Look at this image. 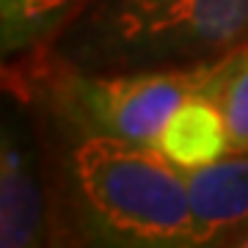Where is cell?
Here are the masks:
<instances>
[{"instance_id": "52a82bcc", "label": "cell", "mask_w": 248, "mask_h": 248, "mask_svg": "<svg viewBox=\"0 0 248 248\" xmlns=\"http://www.w3.org/2000/svg\"><path fill=\"white\" fill-rule=\"evenodd\" d=\"M80 0H0V39L3 55L25 53L53 42Z\"/></svg>"}, {"instance_id": "3957f363", "label": "cell", "mask_w": 248, "mask_h": 248, "mask_svg": "<svg viewBox=\"0 0 248 248\" xmlns=\"http://www.w3.org/2000/svg\"><path fill=\"white\" fill-rule=\"evenodd\" d=\"M215 61L94 75L63 72L58 105L80 135H113L155 146L171 116L204 91Z\"/></svg>"}, {"instance_id": "6da1fadb", "label": "cell", "mask_w": 248, "mask_h": 248, "mask_svg": "<svg viewBox=\"0 0 248 248\" xmlns=\"http://www.w3.org/2000/svg\"><path fill=\"white\" fill-rule=\"evenodd\" d=\"M248 42V0H80L50 42L61 72L199 66Z\"/></svg>"}, {"instance_id": "277c9868", "label": "cell", "mask_w": 248, "mask_h": 248, "mask_svg": "<svg viewBox=\"0 0 248 248\" xmlns=\"http://www.w3.org/2000/svg\"><path fill=\"white\" fill-rule=\"evenodd\" d=\"M193 246H223L248 226V149H232L204 169L185 171Z\"/></svg>"}, {"instance_id": "8992f818", "label": "cell", "mask_w": 248, "mask_h": 248, "mask_svg": "<svg viewBox=\"0 0 248 248\" xmlns=\"http://www.w3.org/2000/svg\"><path fill=\"white\" fill-rule=\"evenodd\" d=\"M155 149H160L182 171L210 166L232 152L223 113L210 97L196 94L169 119Z\"/></svg>"}, {"instance_id": "ba28073f", "label": "cell", "mask_w": 248, "mask_h": 248, "mask_svg": "<svg viewBox=\"0 0 248 248\" xmlns=\"http://www.w3.org/2000/svg\"><path fill=\"white\" fill-rule=\"evenodd\" d=\"M202 94L223 113L232 149H248V42L215 61Z\"/></svg>"}, {"instance_id": "7a4b0ae2", "label": "cell", "mask_w": 248, "mask_h": 248, "mask_svg": "<svg viewBox=\"0 0 248 248\" xmlns=\"http://www.w3.org/2000/svg\"><path fill=\"white\" fill-rule=\"evenodd\" d=\"M78 218L97 240L135 248L193 246L187 174L149 143L80 135L69 152Z\"/></svg>"}, {"instance_id": "9c48e42d", "label": "cell", "mask_w": 248, "mask_h": 248, "mask_svg": "<svg viewBox=\"0 0 248 248\" xmlns=\"http://www.w3.org/2000/svg\"><path fill=\"white\" fill-rule=\"evenodd\" d=\"M223 246H234V248H248V226H243V229H237L234 234H229L226 237V243Z\"/></svg>"}, {"instance_id": "5b68a950", "label": "cell", "mask_w": 248, "mask_h": 248, "mask_svg": "<svg viewBox=\"0 0 248 248\" xmlns=\"http://www.w3.org/2000/svg\"><path fill=\"white\" fill-rule=\"evenodd\" d=\"M45 226L47 210L36 155L17 130L6 127L0 152V246H39Z\"/></svg>"}]
</instances>
